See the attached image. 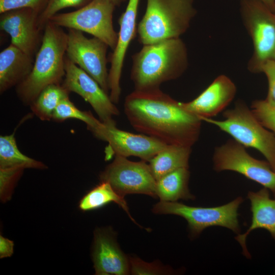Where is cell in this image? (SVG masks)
Instances as JSON below:
<instances>
[{
    "instance_id": "23",
    "label": "cell",
    "mask_w": 275,
    "mask_h": 275,
    "mask_svg": "<svg viewBox=\"0 0 275 275\" xmlns=\"http://www.w3.org/2000/svg\"><path fill=\"white\" fill-rule=\"evenodd\" d=\"M111 202L118 204L131 221L142 228L130 215L124 197L118 194L106 182L101 181L99 185L89 191L80 200L79 207L82 211H89L101 208Z\"/></svg>"
},
{
    "instance_id": "10",
    "label": "cell",
    "mask_w": 275,
    "mask_h": 275,
    "mask_svg": "<svg viewBox=\"0 0 275 275\" xmlns=\"http://www.w3.org/2000/svg\"><path fill=\"white\" fill-rule=\"evenodd\" d=\"M108 47L96 37L88 38L81 31L69 29L66 56L93 77L109 95L106 66Z\"/></svg>"
},
{
    "instance_id": "4",
    "label": "cell",
    "mask_w": 275,
    "mask_h": 275,
    "mask_svg": "<svg viewBox=\"0 0 275 275\" xmlns=\"http://www.w3.org/2000/svg\"><path fill=\"white\" fill-rule=\"evenodd\" d=\"M196 13L194 0H147L137 26L139 41L144 45L180 38Z\"/></svg>"
},
{
    "instance_id": "31",
    "label": "cell",
    "mask_w": 275,
    "mask_h": 275,
    "mask_svg": "<svg viewBox=\"0 0 275 275\" xmlns=\"http://www.w3.org/2000/svg\"><path fill=\"white\" fill-rule=\"evenodd\" d=\"M260 72L266 76L268 91L264 101L270 106L275 107V60L267 61L262 66Z\"/></svg>"
},
{
    "instance_id": "32",
    "label": "cell",
    "mask_w": 275,
    "mask_h": 275,
    "mask_svg": "<svg viewBox=\"0 0 275 275\" xmlns=\"http://www.w3.org/2000/svg\"><path fill=\"white\" fill-rule=\"evenodd\" d=\"M14 242L13 241L0 236V258L9 257L13 253Z\"/></svg>"
},
{
    "instance_id": "3",
    "label": "cell",
    "mask_w": 275,
    "mask_h": 275,
    "mask_svg": "<svg viewBox=\"0 0 275 275\" xmlns=\"http://www.w3.org/2000/svg\"><path fill=\"white\" fill-rule=\"evenodd\" d=\"M67 45V33L61 27L48 22L33 68L26 78L16 87L17 96L24 104L30 105L48 86L62 83L65 75Z\"/></svg>"
},
{
    "instance_id": "27",
    "label": "cell",
    "mask_w": 275,
    "mask_h": 275,
    "mask_svg": "<svg viewBox=\"0 0 275 275\" xmlns=\"http://www.w3.org/2000/svg\"><path fill=\"white\" fill-rule=\"evenodd\" d=\"M22 167L0 169V194L2 201L10 199L15 184L24 170Z\"/></svg>"
},
{
    "instance_id": "19",
    "label": "cell",
    "mask_w": 275,
    "mask_h": 275,
    "mask_svg": "<svg viewBox=\"0 0 275 275\" xmlns=\"http://www.w3.org/2000/svg\"><path fill=\"white\" fill-rule=\"evenodd\" d=\"M248 197L251 204L252 223L245 233L238 235L235 238L241 245L244 255L249 257L245 239L252 231L258 228L266 229L275 239V199L270 198L266 188L257 192L250 191Z\"/></svg>"
},
{
    "instance_id": "22",
    "label": "cell",
    "mask_w": 275,
    "mask_h": 275,
    "mask_svg": "<svg viewBox=\"0 0 275 275\" xmlns=\"http://www.w3.org/2000/svg\"><path fill=\"white\" fill-rule=\"evenodd\" d=\"M15 167L35 169L47 168L41 161L24 155L19 150L14 131L11 134L0 136V169Z\"/></svg>"
},
{
    "instance_id": "14",
    "label": "cell",
    "mask_w": 275,
    "mask_h": 275,
    "mask_svg": "<svg viewBox=\"0 0 275 275\" xmlns=\"http://www.w3.org/2000/svg\"><path fill=\"white\" fill-rule=\"evenodd\" d=\"M140 0H129L125 11L119 19L118 40L111 58L108 71L109 97L115 104L121 94L120 79L124 61L130 43L137 34L136 18Z\"/></svg>"
},
{
    "instance_id": "13",
    "label": "cell",
    "mask_w": 275,
    "mask_h": 275,
    "mask_svg": "<svg viewBox=\"0 0 275 275\" xmlns=\"http://www.w3.org/2000/svg\"><path fill=\"white\" fill-rule=\"evenodd\" d=\"M97 138L108 144V156H134L149 161L167 145L143 134H134L118 128L116 125L102 123L93 132Z\"/></svg>"
},
{
    "instance_id": "34",
    "label": "cell",
    "mask_w": 275,
    "mask_h": 275,
    "mask_svg": "<svg viewBox=\"0 0 275 275\" xmlns=\"http://www.w3.org/2000/svg\"><path fill=\"white\" fill-rule=\"evenodd\" d=\"M109 1H110L115 6H119L125 0H109Z\"/></svg>"
},
{
    "instance_id": "9",
    "label": "cell",
    "mask_w": 275,
    "mask_h": 275,
    "mask_svg": "<svg viewBox=\"0 0 275 275\" xmlns=\"http://www.w3.org/2000/svg\"><path fill=\"white\" fill-rule=\"evenodd\" d=\"M100 179L109 183L124 197L132 194L157 197L156 180L149 164L144 160L132 161L126 157L115 155L113 162L100 174Z\"/></svg>"
},
{
    "instance_id": "1",
    "label": "cell",
    "mask_w": 275,
    "mask_h": 275,
    "mask_svg": "<svg viewBox=\"0 0 275 275\" xmlns=\"http://www.w3.org/2000/svg\"><path fill=\"white\" fill-rule=\"evenodd\" d=\"M124 109L136 131L166 145L191 147L199 139L202 121L160 89L134 90L125 98Z\"/></svg>"
},
{
    "instance_id": "16",
    "label": "cell",
    "mask_w": 275,
    "mask_h": 275,
    "mask_svg": "<svg viewBox=\"0 0 275 275\" xmlns=\"http://www.w3.org/2000/svg\"><path fill=\"white\" fill-rule=\"evenodd\" d=\"M236 93L233 81L225 75L217 76L197 97L181 102L186 110L199 117L211 118L222 111L232 101Z\"/></svg>"
},
{
    "instance_id": "30",
    "label": "cell",
    "mask_w": 275,
    "mask_h": 275,
    "mask_svg": "<svg viewBox=\"0 0 275 275\" xmlns=\"http://www.w3.org/2000/svg\"><path fill=\"white\" fill-rule=\"evenodd\" d=\"M47 2V0H0V14L20 8L32 9L40 14Z\"/></svg>"
},
{
    "instance_id": "2",
    "label": "cell",
    "mask_w": 275,
    "mask_h": 275,
    "mask_svg": "<svg viewBox=\"0 0 275 275\" xmlns=\"http://www.w3.org/2000/svg\"><path fill=\"white\" fill-rule=\"evenodd\" d=\"M188 63L187 47L180 38L144 45L132 56L130 79L134 90L160 89L162 83L181 76Z\"/></svg>"
},
{
    "instance_id": "8",
    "label": "cell",
    "mask_w": 275,
    "mask_h": 275,
    "mask_svg": "<svg viewBox=\"0 0 275 275\" xmlns=\"http://www.w3.org/2000/svg\"><path fill=\"white\" fill-rule=\"evenodd\" d=\"M242 202L238 197L231 202L218 207L189 206L177 202L160 201L154 205L152 211L156 214H174L184 218L192 234L197 235L207 227H224L238 234L240 230L237 210Z\"/></svg>"
},
{
    "instance_id": "5",
    "label": "cell",
    "mask_w": 275,
    "mask_h": 275,
    "mask_svg": "<svg viewBox=\"0 0 275 275\" xmlns=\"http://www.w3.org/2000/svg\"><path fill=\"white\" fill-rule=\"evenodd\" d=\"M225 119L202 118L230 134L244 147L253 148L267 159L275 171V135L265 129L244 102L238 101L234 107L224 113Z\"/></svg>"
},
{
    "instance_id": "24",
    "label": "cell",
    "mask_w": 275,
    "mask_h": 275,
    "mask_svg": "<svg viewBox=\"0 0 275 275\" xmlns=\"http://www.w3.org/2000/svg\"><path fill=\"white\" fill-rule=\"evenodd\" d=\"M69 92L62 84H51L45 88L30 105L32 112L42 121L52 120L53 113Z\"/></svg>"
},
{
    "instance_id": "11",
    "label": "cell",
    "mask_w": 275,
    "mask_h": 275,
    "mask_svg": "<svg viewBox=\"0 0 275 275\" xmlns=\"http://www.w3.org/2000/svg\"><path fill=\"white\" fill-rule=\"evenodd\" d=\"M213 159L216 171L238 172L275 193V171L267 163L250 156L235 140L216 148Z\"/></svg>"
},
{
    "instance_id": "28",
    "label": "cell",
    "mask_w": 275,
    "mask_h": 275,
    "mask_svg": "<svg viewBox=\"0 0 275 275\" xmlns=\"http://www.w3.org/2000/svg\"><path fill=\"white\" fill-rule=\"evenodd\" d=\"M252 111L261 124L275 135V107L269 105L264 100H256L252 104Z\"/></svg>"
},
{
    "instance_id": "12",
    "label": "cell",
    "mask_w": 275,
    "mask_h": 275,
    "mask_svg": "<svg viewBox=\"0 0 275 275\" xmlns=\"http://www.w3.org/2000/svg\"><path fill=\"white\" fill-rule=\"evenodd\" d=\"M65 75L62 85L69 92L80 96L92 107L100 119L106 125H115V116L119 114L118 108L99 84L85 71L65 58Z\"/></svg>"
},
{
    "instance_id": "26",
    "label": "cell",
    "mask_w": 275,
    "mask_h": 275,
    "mask_svg": "<svg viewBox=\"0 0 275 275\" xmlns=\"http://www.w3.org/2000/svg\"><path fill=\"white\" fill-rule=\"evenodd\" d=\"M92 0H47L44 9L39 14L38 25L41 30L44 28L49 19L58 12L67 8H81Z\"/></svg>"
},
{
    "instance_id": "29",
    "label": "cell",
    "mask_w": 275,
    "mask_h": 275,
    "mask_svg": "<svg viewBox=\"0 0 275 275\" xmlns=\"http://www.w3.org/2000/svg\"><path fill=\"white\" fill-rule=\"evenodd\" d=\"M130 272L133 274H161L170 273L169 268L158 263H147L136 257H130Z\"/></svg>"
},
{
    "instance_id": "21",
    "label": "cell",
    "mask_w": 275,
    "mask_h": 275,
    "mask_svg": "<svg viewBox=\"0 0 275 275\" xmlns=\"http://www.w3.org/2000/svg\"><path fill=\"white\" fill-rule=\"evenodd\" d=\"M189 178L188 168H181L165 175L156 180L157 197L167 202L195 199L188 189Z\"/></svg>"
},
{
    "instance_id": "6",
    "label": "cell",
    "mask_w": 275,
    "mask_h": 275,
    "mask_svg": "<svg viewBox=\"0 0 275 275\" xmlns=\"http://www.w3.org/2000/svg\"><path fill=\"white\" fill-rule=\"evenodd\" d=\"M240 11L254 46L248 68L259 73L267 61L275 60V13L258 0H240Z\"/></svg>"
},
{
    "instance_id": "25",
    "label": "cell",
    "mask_w": 275,
    "mask_h": 275,
    "mask_svg": "<svg viewBox=\"0 0 275 275\" xmlns=\"http://www.w3.org/2000/svg\"><path fill=\"white\" fill-rule=\"evenodd\" d=\"M69 119L82 121L92 132L102 124V122L95 118L90 112L82 111L78 108L68 97L62 100L58 105L53 113L52 120L61 122Z\"/></svg>"
},
{
    "instance_id": "15",
    "label": "cell",
    "mask_w": 275,
    "mask_h": 275,
    "mask_svg": "<svg viewBox=\"0 0 275 275\" xmlns=\"http://www.w3.org/2000/svg\"><path fill=\"white\" fill-rule=\"evenodd\" d=\"M40 13L30 8L11 10L0 16L1 30L11 38V44L33 57L40 43Z\"/></svg>"
},
{
    "instance_id": "33",
    "label": "cell",
    "mask_w": 275,
    "mask_h": 275,
    "mask_svg": "<svg viewBox=\"0 0 275 275\" xmlns=\"http://www.w3.org/2000/svg\"><path fill=\"white\" fill-rule=\"evenodd\" d=\"M275 13V0H258Z\"/></svg>"
},
{
    "instance_id": "20",
    "label": "cell",
    "mask_w": 275,
    "mask_h": 275,
    "mask_svg": "<svg viewBox=\"0 0 275 275\" xmlns=\"http://www.w3.org/2000/svg\"><path fill=\"white\" fill-rule=\"evenodd\" d=\"M191 147L167 145L149 160V166L156 180L181 168H188Z\"/></svg>"
},
{
    "instance_id": "17",
    "label": "cell",
    "mask_w": 275,
    "mask_h": 275,
    "mask_svg": "<svg viewBox=\"0 0 275 275\" xmlns=\"http://www.w3.org/2000/svg\"><path fill=\"white\" fill-rule=\"evenodd\" d=\"M92 259L95 274L126 275L130 272V263L119 247L113 232L98 229L95 232Z\"/></svg>"
},
{
    "instance_id": "7",
    "label": "cell",
    "mask_w": 275,
    "mask_h": 275,
    "mask_svg": "<svg viewBox=\"0 0 275 275\" xmlns=\"http://www.w3.org/2000/svg\"><path fill=\"white\" fill-rule=\"evenodd\" d=\"M115 7L109 0H92L75 11L57 13L49 21L61 28L90 34L103 41L114 50L118 35L113 22Z\"/></svg>"
},
{
    "instance_id": "18",
    "label": "cell",
    "mask_w": 275,
    "mask_h": 275,
    "mask_svg": "<svg viewBox=\"0 0 275 275\" xmlns=\"http://www.w3.org/2000/svg\"><path fill=\"white\" fill-rule=\"evenodd\" d=\"M31 56L12 44L0 53V92L3 94L22 82L34 65Z\"/></svg>"
}]
</instances>
